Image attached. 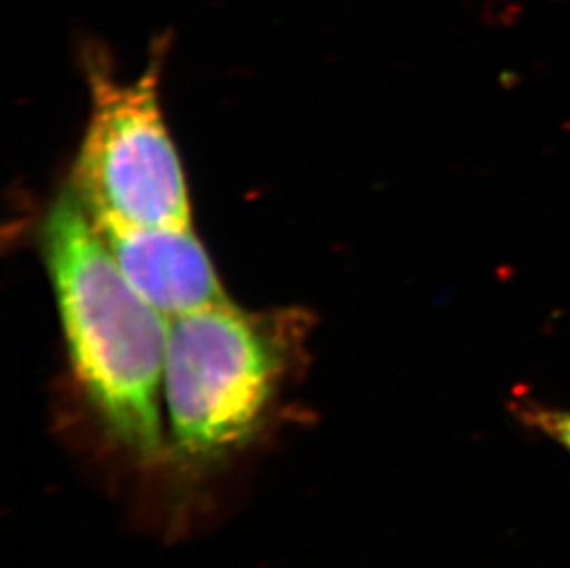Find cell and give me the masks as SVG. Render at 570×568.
I'll return each instance as SVG.
<instances>
[{"label":"cell","mask_w":570,"mask_h":568,"mask_svg":"<svg viewBox=\"0 0 570 568\" xmlns=\"http://www.w3.org/2000/svg\"><path fill=\"white\" fill-rule=\"evenodd\" d=\"M92 224L129 284L165 320L227 300L213 261L193 226Z\"/></svg>","instance_id":"277c9868"},{"label":"cell","mask_w":570,"mask_h":568,"mask_svg":"<svg viewBox=\"0 0 570 568\" xmlns=\"http://www.w3.org/2000/svg\"><path fill=\"white\" fill-rule=\"evenodd\" d=\"M513 413L522 424L549 435L570 452V410L543 407L535 401H515Z\"/></svg>","instance_id":"5b68a950"},{"label":"cell","mask_w":570,"mask_h":568,"mask_svg":"<svg viewBox=\"0 0 570 568\" xmlns=\"http://www.w3.org/2000/svg\"><path fill=\"white\" fill-rule=\"evenodd\" d=\"M167 325V472L193 486L263 438L296 364L302 325L229 300Z\"/></svg>","instance_id":"7a4b0ae2"},{"label":"cell","mask_w":570,"mask_h":568,"mask_svg":"<svg viewBox=\"0 0 570 568\" xmlns=\"http://www.w3.org/2000/svg\"><path fill=\"white\" fill-rule=\"evenodd\" d=\"M70 373L109 445L167 472V320L129 284L69 187L43 222Z\"/></svg>","instance_id":"6da1fadb"},{"label":"cell","mask_w":570,"mask_h":568,"mask_svg":"<svg viewBox=\"0 0 570 568\" xmlns=\"http://www.w3.org/2000/svg\"><path fill=\"white\" fill-rule=\"evenodd\" d=\"M165 43L135 81H120L100 49H86L91 111L69 188L97 224L189 227L184 167L159 104Z\"/></svg>","instance_id":"3957f363"}]
</instances>
